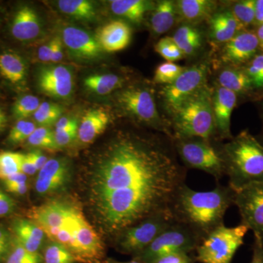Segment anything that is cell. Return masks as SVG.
Returning <instances> with one entry per match:
<instances>
[{"instance_id":"obj_1","label":"cell","mask_w":263,"mask_h":263,"mask_svg":"<svg viewBox=\"0 0 263 263\" xmlns=\"http://www.w3.org/2000/svg\"><path fill=\"white\" fill-rule=\"evenodd\" d=\"M171 137L120 131L104 148L88 179V196L100 228L109 235L170 210L186 183Z\"/></svg>"},{"instance_id":"obj_2","label":"cell","mask_w":263,"mask_h":263,"mask_svg":"<svg viewBox=\"0 0 263 263\" xmlns=\"http://www.w3.org/2000/svg\"><path fill=\"white\" fill-rule=\"evenodd\" d=\"M52 241L65 247L79 263H101L105 256L103 240L72 200H53L27 213Z\"/></svg>"},{"instance_id":"obj_3","label":"cell","mask_w":263,"mask_h":263,"mask_svg":"<svg viewBox=\"0 0 263 263\" xmlns=\"http://www.w3.org/2000/svg\"><path fill=\"white\" fill-rule=\"evenodd\" d=\"M235 192L219 182L214 190L196 191L183 184L176 192L170 210L174 220L189 227L202 240L224 224L227 211L234 205Z\"/></svg>"},{"instance_id":"obj_4","label":"cell","mask_w":263,"mask_h":263,"mask_svg":"<svg viewBox=\"0 0 263 263\" xmlns=\"http://www.w3.org/2000/svg\"><path fill=\"white\" fill-rule=\"evenodd\" d=\"M226 176L234 191L263 181V144L248 129L222 143Z\"/></svg>"},{"instance_id":"obj_5","label":"cell","mask_w":263,"mask_h":263,"mask_svg":"<svg viewBox=\"0 0 263 263\" xmlns=\"http://www.w3.org/2000/svg\"><path fill=\"white\" fill-rule=\"evenodd\" d=\"M165 117L173 138L218 140L213 117L212 87L208 83L166 114Z\"/></svg>"},{"instance_id":"obj_6","label":"cell","mask_w":263,"mask_h":263,"mask_svg":"<svg viewBox=\"0 0 263 263\" xmlns=\"http://www.w3.org/2000/svg\"><path fill=\"white\" fill-rule=\"evenodd\" d=\"M118 108L133 121L173 138L167 118L160 113L153 85L134 84L118 90Z\"/></svg>"},{"instance_id":"obj_7","label":"cell","mask_w":263,"mask_h":263,"mask_svg":"<svg viewBox=\"0 0 263 263\" xmlns=\"http://www.w3.org/2000/svg\"><path fill=\"white\" fill-rule=\"evenodd\" d=\"M173 141L178 157L186 169L203 171L217 182L226 176L221 141L200 138H176Z\"/></svg>"},{"instance_id":"obj_8","label":"cell","mask_w":263,"mask_h":263,"mask_svg":"<svg viewBox=\"0 0 263 263\" xmlns=\"http://www.w3.org/2000/svg\"><path fill=\"white\" fill-rule=\"evenodd\" d=\"M249 229L245 224L228 228L224 224L211 232L197 247L196 262L200 263H232Z\"/></svg>"},{"instance_id":"obj_9","label":"cell","mask_w":263,"mask_h":263,"mask_svg":"<svg viewBox=\"0 0 263 263\" xmlns=\"http://www.w3.org/2000/svg\"><path fill=\"white\" fill-rule=\"evenodd\" d=\"M174 221L171 210L151 216L116 235V247L122 253L137 257Z\"/></svg>"},{"instance_id":"obj_10","label":"cell","mask_w":263,"mask_h":263,"mask_svg":"<svg viewBox=\"0 0 263 263\" xmlns=\"http://www.w3.org/2000/svg\"><path fill=\"white\" fill-rule=\"evenodd\" d=\"M202 240L201 237L189 227L175 221L136 257L143 262L151 263L167 254H190L196 250Z\"/></svg>"},{"instance_id":"obj_11","label":"cell","mask_w":263,"mask_h":263,"mask_svg":"<svg viewBox=\"0 0 263 263\" xmlns=\"http://www.w3.org/2000/svg\"><path fill=\"white\" fill-rule=\"evenodd\" d=\"M210 73L211 61L203 60L186 67L174 82L161 86L157 96L160 99L164 115L206 84Z\"/></svg>"},{"instance_id":"obj_12","label":"cell","mask_w":263,"mask_h":263,"mask_svg":"<svg viewBox=\"0 0 263 263\" xmlns=\"http://www.w3.org/2000/svg\"><path fill=\"white\" fill-rule=\"evenodd\" d=\"M235 192L234 205L239 211L240 223L252 230L254 240L263 245V181Z\"/></svg>"},{"instance_id":"obj_13","label":"cell","mask_w":263,"mask_h":263,"mask_svg":"<svg viewBox=\"0 0 263 263\" xmlns=\"http://www.w3.org/2000/svg\"><path fill=\"white\" fill-rule=\"evenodd\" d=\"M214 67L219 66L242 67L259 53V43L254 29H243L222 46L218 47Z\"/></svg>"},{"instance_id":"obj_14","label":"cell","mask_w":263,"mask_h":263,"mask_svg":"<svg viewBox=\"0 0 263 263\" xmlns=\"http://www.w3.org/2000/svg\"><path fill=\"white\" fill-rule=\"evenodd\" d=\"M71 167L65 159H51L38 171L35 190L41 196H49L62 191L71 180Z\"/></svg>"},{"instance_id":"obj_15","label":"cell","mask_w":263,"mask_h":263,"mask_svg":"<svg viewBox=\"0 0 263 263\" xmlns=\"http://www.w3.org/2000/svg\"><path fill=\"white\" fill-rule=\"evenodd\" d=\"M238 96L233 91L214 84L212 87V111L216 138L219 141L232 139L231 116L238 104Z\"/></svg>"},{"instance_id":"obj_16","label":"cell","mask_w":263,"mask_h":263,"mask_svg":"<svg viewBox=\"0 0 263 263\" xmlns=\"http://www.w3.org/2000/svg\"><path fill=\"white\" fill-rule=\"evenodd\" d=\"M37 85L45 95L57 99L68 98L73 89V77L64 65L46 66L40 69Z\"/></svg>"},{"instance_id":"obj_17","label":"cell","mask_w":263,"mask_h":263,"mask_svg":"<svg viewBox=\"0 0 263 263\" xmlns=\"http://www.w3.org/2000/svg\"><path fill=\"white\" fill-rule=\"evenodd\" d=\"M216 67L219 69L216 72L215 85L233 91L238 96V100L260 101L243 66L224 65Z\"/></svg>"},{"instance_id":"obj_18","label":"cell","mask_w":263,"mask_h":263,"mask_svg":"<svg viewBox=\"0 0 263 263\" xmlns=\"http://www.w3.org/2000/svg\"><path fill=\"white\" fill-rule=\"evenodd\" d=\"M62 38L70 53L81 60H94L103 51L97 38L84 29L69 26L62 30Z\"/></svg>"},{"instance_id":"obj_19","label":"cell","mask_w":263,"mask_h":263,"mask_svg":"<svg viewBox=\"0 0 263 263\" xmlns=\"http://www.w3.org/2000/svg\"><path fill=\"white\" fill-rule=\"evenodd\" d=\"M207 40L214 47H219L230 41L242 29L230 10L224 8L216 10L207 21Z\"/></svg>"},{"instance_id":"obj_20","label":"cell","mask_w":263,"mask_h":263,"mask_svg":"<svg viewBox=\"0 0 263 263\" xmlns=\"http://www.w3.org/2000/svg\"><path fill=\"white\" fill-rule=\"evenodd\" d=\"M132 34L133 31L127 22L114 20L100 28L96 38L103 51L114 53L127 48Z\"/></svg>"},{"instance_id":"obj_21","label":"cell","mask_w":263,"mask_h":263,"mask_svg":"<svg viewBox=\"0 0 263 263\" xmlns=\"http://www.w3.org/2000/svg\"><path fill=\"white\" fill-rule=\"evenodd\" d=\"M186 58H195L201 53L207 40L206 32L196 24L181 23L172 37Z\"/></svg>"},{"instance_id":"obj_22","label":"cell","mask_w":263,"mask_h":263,"mask_svg":"<svg viewBox=\"0 0 263 263\" xmlns=\"http://www.w3.org/2000/svg\"><path fill=\"white\" fill-rule=\"evenodd\" d=\"M176 5L179 22L196 25L207 22L220 7L213 0H178Z\"/></svg>"},{"instance_id":"obj_23","label":"cell","mask_w":263,"mask_h":263,"mask_svg":"<svg viewBox=\"0 0 263 263\" xmlns=\"http://www.w3.org/2000/svg\"><path fill=\"white\" fill-rule=\"evenodd\" d=\"M12 233L15 240L24 248L39 253L46 234L41 227L29 219L17 218L12 223Z\"/></svg>"},{"instance_id":"obj_24","label":"cell","mask_w":263,"mask_h":263,"mask_svg":"<svg viewBox=\"0 0 263 263\" xmlns=\"http://www.w3.org/2000/svg\"><path fill=\"white\" fill-rule=\"evenodd\" d=\"M179 22L176 1L162 0L155 3L151 11L149 27L155 37L168 32Z\"/></svg>"},{"instance_id":"obj_25","label":"cell","mask_w":263,"mask_h":263,"mask_svg":"<svg viewBox=\"0 0 263 263\" xmlns=\"http://www.w3.org/2000/svg\"><path fill=\"white\" fill-rule=\"evenodd\" d=\"M41 32L37 14L29 6L22 7L16 12L11 26V33L15 39L28 41L35 39Z\"/></svg>"},{"instance_id":"obj_26","label":"cell","mask_w":263,"mask_h":263,"mask_svg":"<svg viewBox=\"0 0 263 263\" xmlns=\"http://www.w3.org/2000/svg\"><path fill=\"white\" fill-rule=\"evenodd\" d=\"M110 115L104 109H93L86 112L78 129V138L81 143L89 144L103 133L110 122Z\"/></svg>"},{"instance_id":"obj_27","label":"cell","mask_w":263,"mask_h":263,"mask_svg":"<svg viewBox=\"0 0 263 263\" xmlns=\"http://www.w3.org/2000/svg\"><path fill=\"white\" fill-rule=\"evenodd\" d=\"M155 3L145 0H112L109 4L114 14L133 23L140 24L145 15L152 11Z\"/></svg>"},{"instance_id":"obj_28","label":"cell","mask_w":263,"mask_h":263,"mask_svg":"<svg viewBox=\"0 0 263 263\" xmlns=\"http://www.w3.org/2000/svg\"><path fill=\"white\" fill-rule=\"evenodd\" d=\"M126 79L119 74L108 73L97 74L85 78L84 85L86 89L95 94L105 96L118 91L125 84Z\"/></svg>"},{"instance_id":"obj_29","label":"cell","mask_w":263,"mask_h":263,"mask_svg":"<svg viewBox=\"0 0 263 263\" xmlns=\"http://www.w3.org/2000/svg\"><path fill=\"white\" fill-rule=\"evenodd\" d=\"M0 74L11 84H19L25 79L27 66L14 52H3L0 54Z\"/></svg>"},{"instance_id":"obj_30","label":"cell","mask_w":263,"mask_h":263,"mask_svg":"<svg viewBox=\"0 0 263 263\" xmlns=\"http://www.w3.org/2000/svg\"><path fill=\"white\" fill-rule=\"evenodd\" d=\"M239 24L240 29H254L255 27V0H238L224 3Z\"/></svg>"},{"instance_id":"obj_31","label":"cell","mask_w":263,"mask_h":263,"mask_svg":"<svg viewBox=\"0 0 263 263\" xmlns=\"http://www.w3.org/2000/svg\"><path fill=\"white\" fill-rule=\"evenodd\" d=\"M58 6L62 13L80 20H91L96 16L94 5L86 0H60Z\"/></svg>"},{"instance_id":"obj_32","label":"cell","mask_w":263,"mask_h":263,"mask_svg":"<svg viewBox=\"0 0 263 263\" xmlns=\"http://www.w3.org/2000/svg\"><path fill=\"white\" fill-rule=\"evenodd\" d=\"M252 81L260 101L263 100V52H259L248 63L243 66Z\"/></svg>"},{"instance_id":"obj_33","label":"cell","mask_w":263,"mask_h":263,"mask_svg":"<svg viewBox=\"0 0 263 263\" xmlns=\"http://www.w3.org/2000/svg\"><path fill=\"white\" fill-rule=\"evenodd\" d=\"M43 263H77V259L65 247L55 241L49 242L43 249Z\"/></svg>"},{"instance_id":"obj_34","label":"cell","mask_w":263,"mask_h":263,"mask_svg":"<svg viewBox=\"0 0 263 263\" xmlns=\"http://www.w3.org/2000/svg\"><path fill=\"white\" fill-rule=\"evenodd\" d=\"M62 114V108L57 104L43 102L34 114V120L41 127H48L56 124Z\"/></svg>"},{"instance_id":"obj_35","label":"cell","mask_w":263,"mask_h":263,"mask_svg":"<svg viewBox=\"0 0 263 263\" xmlns=\"http://www.w3.org/2000/svg\"><path fill=\"white\" fill-rule=\"evenodd\" d=\"M186 67L175 62H165L157 66L153 78L155 84L164 86L174 82Z\"/></svg>"},{"instance_id":"obj_36","label":"cell","mask_w":263,"mask_h":263,"mask_svg":"<svg viewBox=\"0 0 263 263\" xmlns=\"http://www.w3.org/2000/svg\"><path fill=\"white\" fill-rule=\"evenodd\" d=\"M27 143L30 146L44 149L56 151L58 149L55 141L54 132L49 127H40L36 128L32 135L27 139Z\"/></svg>"},{"instance_id":"obj_37","label":"cell","mask_w":263,"mask_h":263,"mask_svg":"<svg viewBox=\"0 0 263 263\" xmlns=\"http://www.w3.org/2000/svg\"><path fill=\"white\" fill-rule=\"evenodd\" d=\"M40 105L41 102L37 97L31 95H24L15 102L12 111L15 119L24 120L31 115H34Z\"/></svg>"},{"instance_id":"obj_38","label":"cell","mask_w":263,"mask_h":263,"mask_svg":"<svg viewBox=\"0 0 263 263\" xmlns=\"http://www.w3.org/2000/svg\"><path fill=\"white\" fill-rule=\"evenodd\" d=\"M155 51L167 62H175L185 58L173 38L165 36L160 38L155 46Z\"/></svg>"},{"instance_id":"obj_39","label":"cell","mask_w":263,"mask_h":263,"mask_svg":"<svg viewBox=\"0 0 263 263\" xmlns=\"http://www.w3.org/2000/svg\"><path fill=\"white\" fill-rule=\"evenodd\" d=\"M21 157L22 154L11 152L0 153V179H8L12 175L21 171Z\"/></svg>"},{"instance_id":"obj_40","label":"cell","mask_w":263,"mask_h":263,"mask_svg":"<svg viewBox=\"0 0 263 263\" xmlns=\"http://www.w3.org/2000/svg\"><path fill=\"white\" fill-rule=\"evenodd\" d=\"M5 263H43L40 253H34L24 248L13 237V246Z\"/></svg>"},{"instance_id":"obj_41","label":"cell","mask_w":263,"mask_h":263,"mask_svg":"<svg viewBox=\"0 0 263 263\" xmlns=\"http://www.w3.org/2000/svg\"><path fill=\"white\" fill-rule=\"evenodd\" d=\"M36 128L37 127L34 122L26 119L18 120L10 129L8 137V143L17 145L27 141Z\"/></svg>"},{"instance_id":"obj_42","label":"cell","mask_w":263,"mask_h":263,"mask_svg":"<svg viewBox=\"0 0 263 263\" xmlns=\"http://www.w3.org/2000/svg\"><path fill=\"white\" fill-rule=\"evenodd\" d=\"M13 235L9 230L0 226V262H5L13 246Z\"/></svg>"},{"instance_id":"obj_43","label":"cell","mask_w":263,"mask_h":263,"mask_svg":"<svg viewBox=\"0 0 263 263\" xmlns=\"http://www.w3.org/2000/svg\"><path fill=\"white\" fill-rule=\"evenodd\" d=\"M78 129L79 126L62 130H55V141L57 146L60 148L70 144L71 142L78 137Z\"/></svg>"},{"instance_id":"obj_44","label":"cell","mask_w":263,"mask_h":263,"mask_svg":"<svg viewBox=\"0 0 263 263\" xmlns=\"http://www.w3.org/2000/svg\"><path fill=\"white\" fill-rule=\"evenodd\" d=\"M195 256H190V254L179 252L162 256L155 259L151 263H195Z\"/></svg>"},{"instance_id":"obj_45","label":"cell","mask_w":263,"mask_h":263,"mask_svg":"<svg viewBox=\"0 0 263 263\" xmlns=\"http://www.w3.org/2000/svg\"><path fill=\"white\" fill-rule=\"evenodd\" d=\"M16 209V203L10 195L0 189V217L13 214Z\"/></svg>"},{"instance_id":"obj_46","label":"cell","mask_w":263,"mask_h":263,"mask_svg":"<svg viewBox=\"0 0 263 263\" xmlns=\"http://www.w3.org/2000/svg\"><path fill=\"white\" fill-rule=\"evenodd\" d=\"M21 171L24 173V174L29 175V176H32V175H34L38 172L37 168H36L32 160L27 154V155L22 154V157H21Z\"/></svg>"},{"instance_id":"obj_47","label":"cell","mask_w":263,"mask_h":263,"mask_svg":"<svg viewBox=\"0 0 263 263\" xmlns=\"http://www.w3.org/2000/svg\"><path fill=\"white\" fill-rule=\"evenodd\" d=\"M30 157L37 171H41L48 161L47 157L39 150H34L27 154Z\"/></svg>"},{"instance_id":"obj_48","label":"cell","mask_w":263,"mask_h":263,"mask_svg":"<svg viewBox=\"0 0 263 263\" xmlns=\"http://www.w3.org/2000/svg\"><path fill=\"white\" fill-rule=\"evenodd\" d=\"M52 52H53V41L43 45L38 49L37 57L39 60L43 62H51Z\"/></svg>"},{"instance_id":"obj_49","label":"cell","mask_w":263,"mask_h":263,"mask_svg":"<svg viewBox=\"0 0 263 263\" xmlns=\"http://www.w3.org/2000/svg\"><path fill=\"white\" fill-rule=\"evenodd\" d=\"M53 41V52H52L51 62L57 63L63 58L62 51V40L60 37H56Z\"/></svg>"},{"instance_id":"obj_50","label":"cell","mask_w":263,"mask_h":263,"mask_svg":"<svg viewBox=\"0 0 263 263\" xmlns=\"http://www.w3.org/2000/svg\"><path fill=\"white\" fill-rule=\"evenodd\" d=\"M79 126L78 122L76 119H70V118L62 117L57 121L56 124H55V130H62V129H70Z\"/></svg>"},{"instance_id":"obj_51","label":"cell","mask_w":263,"mask_h":263,"mask_svg":"<svg viewBox=\"0 0 263 263\" xmlns=\"http://www.w3.org/2000/svg\"><path fill=\"white\" fill-rule=\"evenodd\" d=\"M252 252V258L250 263H263V245L254 240Z\"/></svg>"},{"instance_id":"obj_52","label":"cell","mask_w":263,"mask_h":263,"mask_svg":"<svg viewBox=\"0 0 263 263\" xmlns=\"http://www.w3.org/2000/svg\"><path fill=\"white\" fill-rule=\"evenodd\" d=\"M8 193L14 194L16 195H24L27 193L28 184L27 183H15V184L5 185Z\"/></svg>"},{"instance_id":"obj_53","label":"cell","mask_w":263,"mask_h":263,"mask_svg":"<svg viewBox=\"0 0 263 263\" xmlns=\"http://www.w3.org/2000/svg\"><path fill=\"white\" fill-rule=\"evenodd\" d=\"M3 183H4V185L27 183V176L24 173L18 172L17 174L12 175L8 179L4 180Z\"/></svg>"},{"instance_id":"obj_54","label":"cell","mask_w":263,"mask_h":263,"mask_svg":"<svg viewBox=\"0 0 263 263\" xmlns=\"http://www.w3.org/2000/svg\"><path fill=\"white\" fill-rule=\"evenodd\" d=\"M255 23L263 24V0H255Z\"/></svg>"},{"instance_id":"obj_55","label":"cell","mask_w":263,"mask_h":263,"mask_svg":"<svg viewBox=\"0 0 263 263\" xmlns=\"http://www.w3.org/2000/svg\"><path fill=\"white\" fill-rule=\"evenodd\" d=\"M254 30L258 40L259 51L263 52V24L256 26Z\"/></svg>"},{"instance_id":"obj_56","label":"cell","mask_w":263,"mask_h":263,"mask_svg":"<svg viewBox=\"0 0 263 263\" xmlns=\"http://www.w3.org/2000/svg\"><path fill=\"white\" fill-rule=\"evenodd\" d=\"M7 117L3 110L0 108V132L3 131L6 126Z\"/></svg>"},{"instance_id":"obj_57","label":"cell","mask_w":263,"mask_h":263,"mask_svg":"<svg viewBox=\"0 0 263 263\" xmlns=\"http://www.w3.org/2000/svg\"><path fill=\"white\" fill-rule=\"evenodd\" d=\"M106 263H145L143 262V261L141 260L138 257H135L134 258L132 259L130 261H128V262H118V261L112 260V259H110Z\"/></svg>"},{"instance_id":"obj_58","label":"cell","mask_w":263,"mask_h":263,"mask_svg":"<svg viewBox=\"0 0 263 263\" xmlns=\"http://www.w3.org/2000/svg\"><path fill=\"white\" fill-rule=\"evenodd\" d=\"M261 102H262V103H261V114H262V115H261V117H262L263 122V100Z\"/></svg>"}]
</instances>
